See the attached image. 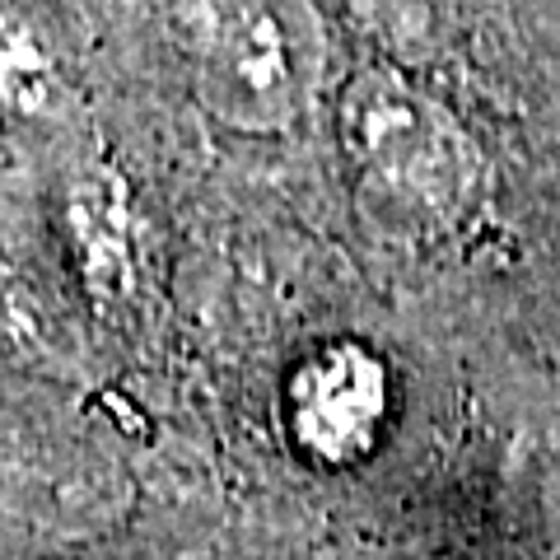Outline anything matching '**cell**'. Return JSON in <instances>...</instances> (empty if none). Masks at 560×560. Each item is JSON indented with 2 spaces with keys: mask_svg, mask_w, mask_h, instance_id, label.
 <instances>
[{
  "mask_svg": "<svg viewBox=\"0 0 560 560\" xmlns=\"http://www.w3.org/2000/svg\"><path fill=\"white\" fill-rule=\"evenodd\" d=\"M346 145L370 206L397 230L448 224L467 201V154L440 117L397 84L350 94Z\"/></svg>",
  "mask_w": 560,
  "mask_h": 560,
  "instance_id": "7a4b0ae2",
  "label": "cell"
},
{
  "mask_svg": "<svg viewBox=\"0 0 560 560\" xmlns=\"http://www.w3.org/2000/svg\"><path fill=\"white\" fill-rule=\"evenodd\" d=\"M290 434L318 463H355L388 420V378L360 346H327L294 370L285 388Z\"/></svg>",
  "mask_w": 560,
  "mask_h": 560,
  "instance_id": "3957f363",
  "label": "cell"
},
{
  "mask_svg": "<svg viewBox=\"0 0 560 560\" xmlns=\"http://www.w3.org/2000/svg\"><path fill=\"white\" fill-rule=\"evenodd\" d=\"M173 28L191 90L220 121L271 131L294 117L308 47L290 0H183Z\"/></svg>",
  "mask_w": 560,
  "mask_h": 560,
  "instance_id": "6da1fadb",
  "label": "cell"
}]
</instances>
